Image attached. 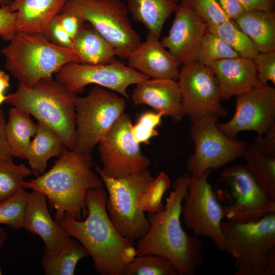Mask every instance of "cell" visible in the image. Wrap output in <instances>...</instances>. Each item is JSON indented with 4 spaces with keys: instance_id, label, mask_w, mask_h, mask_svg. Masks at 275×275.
<instances>
[{
    "instance_id": "obj_18",
    "label": "cell",
    "mask_w": 275,
    "mask_h": 275,
    "mask_svg": "<svg viewBox=\"0 0 275 275\" xmlns=\"http://www.w3.org/2000/svg\"><path fill=\"white\" fill-rule=\"evenodd\" d=\"M131 99L134 105H148L174 122L186 116L178 81L150 78L141 81L136 84Z\"/></svg>"
},
{
    "instance_id": "obj_25",
    "label": "cell",
    "mask_w": 275,
    "mask_h": 275,
    "mask_svg": "<svg viewBox=\"0 0 275 275\" xmlns=\"http://www.w3.org/2000/svg\"><path fill=\"white\" fill-rule=\"evenodd\" d=\"M73 42L80 63L102 65L117 61L112 46L89 23L83 24Z\"/></svg>"
},
{
    "instance_id": "obj_38",
    "label": "cell",
    "mask_w": 275,
    "mask_h": 275,
    "mask_svg": "<svg viewBox=\"0 0 275 275\" xmlns=\"http://www.w3.org/2000/svg\"><path fill=\"white\" fill-rule=\"evenodd\" d=\"M256 66L260 86L268 81L275 85V51L259 52L253 59Z\"/></svg>"
},
{
    "instance_id": "obj_2",
    "label": "cell",
    "mask_w": 275,
    "mask_h": 275,
    "mask_svg": "<svg viewBox=\"0 0 275 275\" xmlns=\"http://www.w3.org/2000/svg\"><path fill=\"white\" fill-rule=\"evenodd\" d=\"M104 188L89 189L85 197L84 221L65 215L59 224L87 250L100 275H124L126 264L136 256L134 241L123 237L107 213Z\"/></svg>"
},
{
    "instance_id": "obj_27",
    "label": "cell",
    "mask_w": 275,
    "mask_h": 275,
    "mask_svg": "<svg viewBox=\"0 0 275 275\" xmlns=\"http://www.w3.org/2000/svg\"><path fill=\"white\" fill-rule=\"evenodd\" d=\"M36 131V123L30 114L15 107L9 109L6 125V136L12 157L26 158L31 139Z\"/></svg>"
},
{
    "instance_id": "obj_41",
    "label": "cell",
    "mask_w": 275,
    "mask_h": 275,
    "mask_svg": "<svg viewBox=\"0 0 275 275\" xmlns=\"http://www.w3.org/2000/svg\"><path fill=\"white\" fill-rule=\"evenodd\" d=\"M48 30L52 43L62 47L73 49V40L61 25L57 14L50 21Z\"/></svg>"
},
{
    "instance_id": "obj_5",
    "label": "cell",
    "mask_w": 275,
    "mask_h": 275,
    "mask_svg": "<svg viewBox=\"0 0 275 275\" xmlns=\"http://www.w3.org/2000/svg\"><path fill=\"white\" fill-rule=\"evenodd\" d=\"M223 251L234 259L235 275L275 274V213L259 220L222 221Z\"/></svg>"
},
{
    "instance_id": "obj_10",
    "label": "cell",
    "mask_w": 275,
    "mask_h": 275,
    "mask_svg": "<svg viewBox=\"0 0 275 275\" xmlns=\"http://www.w3.org/2000/svg\"><path fill=\"white\" fill-rule=\"evenodd\" d=\"M77 145L75 151L92 155L117 120L124 113L126 99L117 93L99 86L93 87L75 101Z\"/></svg>"
},
{
    "instance_id": "obj_26",
    "label": "cell",
    "mask_w": 275,
    "mask_h": 275,
    "mask_svg": "<svg viewBox=\"0 0 275 275\" xmlns=\"http://www.w3.org/2000/svg\"><path fill=\"white\" fill-rule=\"evenodd\" d=\"M180 0H127L132 20L142 23L159 38L164 23L173 13Z\"/></svg>"
},
{
    "instance_id": "obj_46",
    "label": "cell",
    "mask_w": 275,
    "mask_h": 275,
    "mask_svg": "<svg viewBox=\"0 0 275 275\" xmlns=\"http://www.w3.org/2000/svg\"><path fill=\"white\" fill-rule=\"evenodd\" d=\"M10 87V77L3 70H0V105L6 101L8 95H5L6 90Z\"/></svg>"
},
{
    "instance_id": "obj_20",
    "label": "cell",
    "mask_w": 275,
    "mask_h": 275,
    "mask_svg": "<svg viewBox=\"0 0 275 275\" xmlns=\"http://www.w3.org/2000/svg\"><path fill=\"white\" fill-rule=\"evenodd\" d=\"M23 228L42 239L46 252L57 251L71 237L59 222L51 218L46 196L34 190L30 193Z\"/></svg>"
},
{
    "instance_id": "obj_21",
    "label": "cell",
    "mask_w": 275,
    "mask_h": 275,
    "mask_svg": "<svg viewBox=\"0 0 275 275\" xmlns=\"http://www.w3.org/2000/svg\"><path fill=\"white\" fill-rule=\"evenodd\" d=\"M217 79L221 100L245 93L260 86L256 66L240 57L217 61L208 66Z\"/></svg>"
},
{
    "instance_id": "obj_35",
    "label": "cell",
    "mask_w": 275,
    "mask_h": 275,
    "mask_svg": "<svg viewBox=\"0 0 275 275\" xmlns=\"http://www.w3.org/2000/svg\"><path fill=\"white\" fill-rule=\"evenodd\" d=\"M170 182L168 175L161 172L141 194L138 204L139 209L148 213H157L161 210L164 207L162 197L170 188Z\"/></svg>"
},
{
    "instance_id": "obj_24",
    "label": "cell",
    "mask_w": 275,
    "mask_h": 275,
    "mask_svg": "<svg viewBox=\"0 0 275 275\" xmlns=\"http://www.w3.org/2000/svg\"><path fill=\"white\" fill-rule=\"evenodd\" d=\"M37 131L27 152L32 172L38 177L44 172L49 159L59 157L67 148L60 136L50 127L38 121Z\"/></svg>"
},
{
    "instance_id": "obj_47",
    "label": "cell",
    "mask_w": 275,
    "mask_h": 275,
    "mask_svg": "<svg viewBox=\"0 0 275 275\" xmlns=\"http://www.w3.org/2000/svg\"><path fill=\"white\" fill-rule=\"evenodd\" d=\"M7 233L5 230L2 228H0V256H1V250L4 244L6 242L7 238ZM2 271L0 268V275H1Z\"/></svg>"
},
{
    "instance_id": "obj_8",
    "label": "cell",
    "mask_w": 275,
    "mask_h": 275,
    "mask_svg": "<svg viewBox=\"0 0 275 275\" xmlns=\"http://www.w3.org/2000/svg\"><path fill=\"white\" fill-rule=\"evenodd\" d=\"M97 172L107 191L106 209L114 226L127 239L135 241L143 237L150 224L138 204L141 194L154 179L150 171L144 169L116 179Z\"/></svg>"
},
{
    "instance_id": "obj_13",
    "label": "cell",
    "mask_w": 275,
    "mask_h": 275,
    "mask_svg": "<svg viewBox=\"0 0 275 275\" xmlns=\"http://www.w3.org/2000/svg\"><path fill=\"white\" fill-rule=\"evenodd\" d=\"M128 114L123 113L98 143L103 167L96 170L107 177L120 178L148 169L149 159L142 152L132 131Z\"/></svg>"
},
{
    "instance_id": "obj_12",
    "label": "cell",
    "mask_w": 275,
    "mask_h": 275,
    "mask_svg": "<svg viewBox=\"0 0 275 275\" xmlns=\"http://www.w3.org/2000/svg\"><path fill=\"white\" fill-rule=\"evenodd\" d=\"M211 171L208 170L199 177L190 176L182 202L181 215L184 225L193 235L210 239L223 251L224 238L221 223L225 215L208 180Z\"/></svg>"
},
{
    "instance_id": "obj_22",
    "label": "cell",
    "mask_w": 275,
    "mask_h": 275,
    "mask_svg": "<svg viewBox=\"0 0 275 275\" xmlns=\"http://www.w3.org/2000/svg\"><path fill=\"white\" fill-rule=\"evenodd\" d=\"M66 0H14L9 6L16 12L17 32L40 34L50 40L49 25Z\"/></svg>"
},
{
    "instance_id": "obj_11",
    "label": "cell",
    "mask_w": 275,
    "mask_h": 275,
    "mask_svg": "<svg viewBox=\"0 0 275 275\" xmlns=\"http://www.w3.org/2000/svg\"><path fill=\"white\" fill-rule=\"evenodd\" d=\"M217 121V118L209 117L191 122L190 135L195 149L186 163L190 176H201L208 170L219 169L243 156L246 143L223 133Z\"/></svg>"
},
{
    "instance_id": "obj_40",
    "label": "cell",
    "mask_w": 275,
    "mask_h": 275,
    "mask_svg": "<svg viewBox=\"0 0 275 275\" xmlns=\"http://www.w3.org/2000/svg\"><path fill=\"white\" fill-rule=\"evenodd\" d=\"M57 17L61 25L72 40L86 22L80 16L68 10H61L57 14Z\"/></svg>"
},
{
    "instance_id": "obj_28",
    "label": "cell",
    "mask_w": 275,
    "mask_h": 275,
    "mask_svg": "<svg viewBox=\"0 0 275 275\" xmlns=\"http://www.w3.org/2000/svg\"><path fill=\"white\" fill-rule=\"evenodd\" d=\"M88 256L85 248L70 237L57 251L45 252L41 265L46 275H73L79 261Z\"/></svg>"
},
{
    "instance_id": "obj_15",
    "label": "cell",
    "mask_w": 275,
    "mask_h": 275,
    "mask_svg": "<svg viewBox=\"0 0 275 275\" xmlns=\"http://www.w3.org/2000/svg\"><path fill=\"white\" fill-rule=\"evenodd\" d=\"M150 78L136 70L116 62L102 65L67 63L56 73V79L71 92L77 94L84 87L95 84L118 93L129 100L128 87Z\"/></svg>"
},
{
    "instance_id": "obj_42",
    "label": "cell",
    "mask_w": 275,
    "mask_h": 275,
    "mask_svg": "<svg viewBox=\"0 0 275 275\" xmlns=\"http://www.w3.org/2000/svg\"><path fill=\"white\" fill-rule=\"evenodd\" d=\"M253 143L262 154L275 157V126L265 134L256 137Z\"/></svg>"
},
{
    "instance_id": "obj_19",
    "label": "cell",
    "mask_w": 275,
    "mask_h": 275,
    "mask_svg": "<svg viewBox=\"0 0 275 275\" xmlns=\"http://www.w3.org/2000/svg\"><path fill=\"white\" fill-rule=\"evenodd\" d=\"M158 39L148 31L145 41L127 58V65L150 78L178 81L181 64L162 46Z\"/></svg>"
},
{
    "instance_id": "obj_39",
    "label": "cell",
    "mask_w": 275,
    "mask_h": 275,
    "mask_svg": "<svg viewBox=\"0 0 275 275\" xmlns=\"http://www.w3.org/2000/svg\"><path fill=\"white\" fill-rule=\"evenodd\" d=\"M17 14L9 6L0 8V37L4 41H10L17 33Z\"/></svg>"
},
{
    "instance_id": "obj_43",
    "label": "cell",
    "mask_w": 275,
    "mask_h": 275,
    "mask_svg": "<svg viewBox=\"0 0 275 275\" xmlns=\"http://www.w3.org/2000/svg\"><path fill=\"white\" fill-rule=\"evenodd\" d=\"M226 15L234 21L245 9L237 0H216Z\"/></svg>"
},
{
    "instance_id": "obj_7",
    "label": "cell",
    "mask_w": 275,
    "mask_h": 275,
    "mask_svg": "<svg viewBox=\"0 0 275 275\" xmlns=\"http://www.w3.org/2000/svg\"><path fill=\"white\" fill-rule=\"evenodd\" d=\"M214 192L225 217L232 222H254L275 213V199L263 190L245 164L224 169Z\"/></svg>"
},
{
    "instance_id": "obj_36",
    "label": "cell",
    "mask_w": 275,
    "mask_h": 275,
    "mask_svg": "<svg viewBox=\"0 0 275 275\" xmlns=\"http://www.w3.org/2000/svg\"><path fill=\"white\" fill-rule=\"evenodd\" d=\"M190 7L214 33L217 27L230 20L216 0H186Z\"/></svg>"
},
{
    "instance_id": "obj_34",
    "label": "cell",
    "mask_w": 275,
    "mask_h": 275,
    "mask_svg": "<svg viewBox=\"0 0 275 275\" xmlns=\"http://www.w3.org/2000/svg\"><path fill=\"white\" fill-rule=\"evenodd\" d=\"M239 57L238 53L217 35L208 31L202 38L196 62L209 66L220 60Z\"/></svg>"
},
{
    "instance_id": "obj_45",
    "label": "cell",
    "mask_w": 275,
    "mask_h": 275,
    "mask_svg": "<svg viewBox=\"0 0 275 275\" xmlns=\"http://www.w3.org/2000/svg\"><path fill=\"white\" fill-rule=\"evenodd\" d=\"M245 10H274L275 0H237Z\"/></svg>"
},
{
    "instance_id": "obj_3",
    "label": "cell",
    "mask_w": 275,
    "mask_h": 275,
    "mask_svg": "<svg viewBox=\"0 0 275 275\" xmlns=\"http://www.w3.org/2000/svg\"><path fill=\"white\" fill-rule=\"evenodd\" d=\"M46 173L29 181L23 187L44 194L49 206L56 210V221L65 215L78 220L87 214L86 194L89 189L104 188L103 183L92 170V155L66 148Z\"/></svg>"
},
{
    "instance_id": "obj_29",
    "label": "cell",
    "mask_w": 275,
    "mask_h": 275,
    "mask_svg": "<svg viewBox=\"0 0 275 275\" xmlns=\"http://www.w3.org/2000/svg\"><path fill=\"white\" fill-rule=\"evenodd\" d=\"M243 157L245 166L263 190L275 199V157L262 154L253 143Z\"/></svg>"
},
{
    "instance_id": "obj_1",
    "label": "cell",
    "mask_w": 275,
    "mask_h": 275,
    "mask_svg": "<svg viewBox=\"0 0 275 275\" xmlns=\"http://www.w3.org/2000/svg\"><path fill=\"white\" fill-rule=\"evenodd\" d=\"M190 175L177 177L166 199L163 208L148 213V232L138 240L136 256L160 255L169 259L179 275H194L204 261V245L199 237L188 234L180 221L181 205Z\"/></svg>"
},
{
    "instance_id": "obj_16",
    "label": "cell",
    "mask_w": 275,
    "mask_h": 275,
    "mask_svg": "<svg viewBox=\"0 0 275 275\" xmlns=\"http://www.w3.org/2000/svg\"><path fill=\"white\" fill-rule=\"evenodd\" d=\"M216 124L233 139L242 131H254L258 136L265 134L275 126V89L267 84L237 95L233 117Z\"/></svg>"
},
{
    "instance_id": "obj_37",
    "label": "cell",
    "mask_w": 275,
    "mask_h": 275,
    "mask_svg": "<svg viewBox=\"0 0 275 275\" xmlns=\"http://www.w3.org/2000/svg\"><path fill=\"white\" fill-rule=\"evenodd\" d=\"M162 117L161 114L153 112H146L141 114L131 127V131L136 141L140 144H149L152 138L158 135L156 128L161 125Z\"/></svg>"
},
{
    "instance_id": "obj_31",
    "label": "cell",
    "mask_w": 275,
    "mask_h": 275,
    "mask_svg": "<svg viewBox=\"0 0 275 275\" xmlns=\"http://www.w3.org/2000/svg\"><path fill=\"white\" fill-rule=\"evenodd\" d=\"M213 33L236 51L240 57L253 60L259 53L253 40L232 20H229L219 24Z\"/></svg>"
},
{
    "instance_id": "obj_33",
    "label": "cell",
    "mask_w": 275,
    "mask_h": 275,
    "mask_svg": "<svg viewBox=\"0 0 275 275\" xmlns=\"http://www.w3.org/2000/svg\"><path fill=\"white\" fill-rule=\"evenodd\" d=\"M30 196V193L23 188L0 201V224L6 225L13 229L23 228Z\"/></svg>"
},
{
    "instance_id": "obj_48",
    "label": "cell",
    "mask_w": 275,
    "mask_h": 275,
    "mask_svg": "<svg viewBox=\"0 0 275 275\" xmlns=\"http://www.w3.org/2000/svg\"><path fill=\"white\" fill-rule=\"evenodd\" d=\"M14 0H0V8L9 6Z\"/></svg>"
},
{
    "instance_id": "obj_14",
    "label": "cell",
    "mask_w": 275,
    "mask_h": 275,
    "mask_svg": "<svg viewBox=\"0 0 275 275\" xmlns=\"http://www.w3.org/2000/svg\"><path fill=\"white\" fill-rule=\"evenodd\" d=\"M178 82L185 115L191 122L205 117L218 119L227 116V109L221 103L217 79L208 66L197 62L182 64Z\"/></svg>"
},
{
    "instance_id": "obj_44",
    "label": "cell",
    "mask_w": 275,
    "mask_h": 275,
    "mask_svg": "<svg viewBox=\"0 0 275 275\" xmlns=\"http://www.w3.org/2000/svg\"><path fill=\"white\" fill-rule=\"evenodd\" d=\"M6 120L3 111L0 108V160L12 158L6 136Z\"/></svg>"
},
{
    "instance_id": "obj_6",
    "label": "cell",
    "mask_w": 275,
    "mask_h": 275,
    "mask_svg": "<svg viewBox=\"0 0 275 275\" xmlns=\"http://www.w3.org/2000/svg\"><path fill=\"white\" fill-rule=\"evenodd\" d=\"M9 42L2 50L6 68L19 84L28 88L52 78L67 63H80L73 49L56 45L42 34L18 32Z\"/></svg>"
},
{
    "instance_id": "obj_30",
    "label": "cell",
    "mask_w": 275,
    "mask_h": 275,
    "mask_svg": "<svg viewBox=\"0 0 275 275\" xmlns=\"http://www.w3.org/2000/svg\"><path fill=\"white\" fill-rule=\"evenodd\" d=\"M124 275H179L174 264L157 255L136 256L125 267Z\"/></svg>"
},
{
    "instance_id": "obj_23",
    "label": "cell",
    "mask_w": 275,
    "mask_h": 275,
    "mask_svg": "<svg viewBox=\"0 0 275 275\" xmlns=\"http://www.w3.org/2000/svg\"><path fill=\"white\" fill-rule=\"evenodd\" d=\"M259 52L275 51V11L245 10L234 21Z\"/></svg>"
},
{
    "instance_id": "obj_9",
    "label": "cell",
    "mask_w": 275,
    "mask_h": 275,
    "mask_svg": "<svg viewBox=\"0 0 275 275\" xmlns=\"http://www.w3.org/2000/svg\"><path fill=\"white\" fill-rule=\"evenodd\" d=\"M62 10L74 12L91 24L120 58L127 59L141 43L122 0H66Z\"/></svg>"
},
{
    "instance_id": "obj_4",
    "label": "cell",
    "mask_w": 275,
    "mask_h": 275,
    "mask_svg": "<svg viewBox=\"0 0 275 275\" xmlns=\"http://www.w3.org/2000/svg\"><path fill=\"white\" fill-rule=\"evenodd\" d=\"M77 95L57 79H43L31 88L20 84L5 102L34 117L52 129L65 146L75 150L77 145L74 101Z\"/></svg>"
},
{
    "instance_id": "obj_32",
    "label": "cell",
    "mask_w": 275,
    "mask_h": 275,
    "mask_svg": "<svg viewBox=\"0 0 275 275\" xmlns=\"http://www.w3.org/2000/svg\"><path fill=\"white\" fill-rule=\"evenodd\" d=\"M31 174L30 168L15 164L12 158L0 160V201L23 188L24 179Z\"/></svg>"
},
{
    "instance_id": "obj_17",
    "label": "cell",
    "mask_w": 275,
    "mask_h": 275,
    "mask_svg": "<svg viewBox=\"0 0 275 275\" xmlns=\"http://www.w3.org/2000/svg\"><path fill=\"white\" fill-rule=\"evenodd\" d=\"M168 35L161 44L182 64L197 61L204 35L209 31L206 23L193 10L186 0H180Z\"/></svg>"
}]
</instances>
